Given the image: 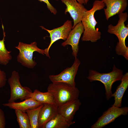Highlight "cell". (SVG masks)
I'll return each mask as SVG.
<instances>
[{"instance_id": "cell-1", "label": "cell", "mask_w": 128, "mask_h": 128, "mask_svg": "<svg viewBox=\"0 0 128 128\" xmlns=\"http://www.w3.org/2000/svg\"><path fill=\"white\" fill-rule=\"evenodd\" d=\"M105 6L101 0H96L93 3L92 8L84 13L81 20L84 28L81 38L82 41L95 42L101 38V32L95 28L97 22L95 18L94 14L96 11L102 9Z\"/></svg>"}, {"instance_id": "cell-2", "label": "cell", "mask_w": 128, "mask_h": 128, "mask_svg": "<svg viewBox=\"0 0 128 128\" xmlns=\"http://www.w3.org/2000/svg\"><path fill=\"white\" fill-rule=\"evenodd\" d=\"M47 91L51 93L57 107L73 100L78 99L80 91L76 87H72L62 82L50 84Z\"/></svg>"}, {"instance_id": "cell-3", "label": "cell", "mask_w": 128, "mask_h": 128, "mask_svg": "<svg viewBox=\"0 0 128 128\" xmlns=\"http://www.w3.org/2000/svg\"><path fill=\"white\" fill-rule=\"evenodd\" d=\"M119 19L115 26L110 24L108 27V32L115 35L119 41L116 46V54L123 56L128 60V47L125 45V40L128 35V27L126 26L125 22L127 20L128 14L127 12L122 13L119 14Z\"/></svg>"}, {"instance_id": "cell-4", "label": "cell", "mask_w": 128, "mask_h": 128, "mask_svg": "<svg viewBox=\"0 0 128 128\" xmlns=\"http://www.w3.org/2000/svg\"><path fill=\"white\" fill-rule=\"evenodd\" d=\"M123 73V70L116 68L114 64L112 71L108 73H101L95 70H90L87 78L90 82L98 81L104 84L106 97L108 100L111 97L112 94L111 90L113 84L117 81L121 80Z\"/></svg>"}, {"instance_id": "cell-5", "label": "cell", "mask_w": 128, "mask_h": 128, "mask_svg": "<svg viewBox=\"0 0 128 128\" xmlns=\"http://www.w3.org/2000/svg\"><path fill=\"white\" fill-rule=\"evenodd\" d=\"M35 42L30 44L19 42L17 46L15 47L19 50V53L17 57V61L23 66L29 69H33L37 63L33 59V53L36 51L42 55H46L45 49L38 47Z\"/></svg>"}, {"instance_id": "cell-6", "label": "cell", "mask_w": 128, "mask_h": 128, "mask_svg": "<svg viewBox=\"0 0 128 128\" xmlns=\"http://www.w3.org/2000/svg\"><path fill=\"white\" fill-rule=\"evenodd\" d=\"M20 78L18 73L14 71L8 80L10 90V96L8 103L14 102L18 99L22 101L30 98L32 92L31 90L28 87H23L21 85Z\"/></svg>"}, {"instance_id": "cell-7", "label": "cell", "mask_w": 128, "mask_h": 128, "mask_svg": "<svg viewBox=\"0 0 128 128\" xmlns=\"http://www.w3.org/2000/svg\"><path fill=\"white\" fill-rule=\"evenodd\" d=\"M128 107H118L114 105L104 112L96 122L91 126V128H102L114 122L115 119L122 115H127Z\"/></svg>"}, {"instance_id": "cell-8", "label": "cell", "mask_w": 128, "mask_h": 128, "mask_svg": "<svg viewBox=\"0 0 128 128\" xmlns=\"http://www.w3.org/2000/svg\"><path fill=\"white\" fill-rule=\"evenodd\" d=\"M80 63L79 59L75 58L74 63L71 67L67 68L58 74L49 75V79L52 82H62L72 87H75V78Z\"/></svg>"}, {"instance_id": "cell-9", "label": "cell", "mask_w": 128, "mask_h": 128, "mask_svg": "<svg viewBox=\"0 0 128 128\" xmlns=\"http://www.w3.org/2000/svg\"><path fill=\"white\" fill-rule=\"evenodd\" d=\"M73 26L71 20H67L61 26L51 30L47 29L42 26V29L46 31L49 33L50 38V44L48 47L45 49L46 56L50 58L49 54V49L52 44L57 40L60 39L65 40L69 34L72 29Z\"/></svg>"}, {"instance_id": "cell-10", "label": "cell", "mask_w": 128, "mask_h": 128, "mask_svg": "<svg viewBox=\"0 0 128 128\" xmlns=\"http://www.w3.org/2000/svg\"><path fill=\"white\" fill-rule=\"evenodd\" d=\"M66 6L64 13H69L73 19V24L72 29L78 23L81 22L85 13L88 10L83 4L79 3L76 0H61Z\"/></svg>"}, {"instance_id": "cell-11", "label": "cell", "mask_w": 128, "mask_h": 128, "mask_svg": "<svg viewBox=\"0 0 128 128\" xmlns=\"http://www.w3.org/2000/svg\"><path fill=\"white\" fill-rule=\"evenodd\" d=\"M84 31V28L82 22L78 23L71 30L67 39L61 44L64 47L68 45L71 46L72 50V54L75 58L77 56L79 40Z\"/></svg>"}, {"instance_id": "cell-12", "label": "cell", "mask_w": 128, "mask_h": 128, "mask_svg": "<svg viewBox=\"0 0 128 128\" xmlns=\"http://www.w3.org/2000/svg\"><path fill=\"white\" fill-rule=\"evenodd\" d=\"M106 6L104 9L106 19L123 13L126 9L128 0H101Z\"/></svg>"}, {"instance_id": "cell-13", "label": "cell", "mask_w": 128, "mask_h": 128, "mask_svg": "<svg viewBox=\"0 0 128 128\" xmlns=\"http://www.w3.org/2000/svg\"><path fill=\"white\" fill-rule=\"evenodd\" d=\"M58 113L55 104H44L39 114L38 128H44L46 123Z\"/></svg>"}, {"instance_id": "cell-14", "label": "cell", "mask_w": 128, "mask_h": 128, "mask_svg": "<svg viewBox=\"0 0 128 128\" xmlns=\"http://www.w3.org/2000/svg\"><path fill=\"white\" fill-rule=\"evenodd\" d=\"M81 105L78 99L73 100L58 107V113L68 121L72 122L76 112Z\"/></svg>"}, {"instance_id": "cell-15", "label": "cell", "mask_w": 128, "mask_h": 128, "mask_svg": "<svg viewBox=\"0 0 128 128\" xmlns=\"http://www.w3.org/2000/svg\"><path fill=\"white\" fill-rule=\"evenodd\" d=\"M42 104L30 97L21 102L8 103L3 104L2 105L4 106L8 107L10 109L18 110L25 112L27 110L36 108Z\"/></svg>"}, {"instance_id": "cell-16", "label": "cell", "mask_w": 128, "mask_h": 128, "mask_svg": "<svg viewBox=\"0 0 128 128\" xmlns=\"http://www.w3.org/2000/svg\"><path fill=\"white\" fill-rule=\"evenodd\" d=\"M120 84L117 87L115 92L111 96L114 97V102L112 105L121 107L122 98L128 86V73L123 75Z\"/></svg>"}, {"instance_id": "cell-17", "label": "cell", "mask_w": 128, "mask_h": 128, "mask_svg": "<svg viewBox=\"0 0 128 128\" xmlns=\"http://www.w3.org/2000/svg\"><path fill=\"white\" fill-rule=\"evenodd\" d=\"M74 123L68 121L58 113L46 123L44 128H68Z\"/></svg>"}, {"instance_id": "cell-18", "label": "cell", "mask_w": 128, "mask_h": 128, "mask_svg": "<svg viewBox=\"0 0 128 128\" xmlns=\"http://www.w3.org/2000/svg\"><path fill=\"white\" fill-rule=\"evenodd\" d=\"M30 97L42 104H55L53 95L48 91L43 92L36 89L31 93Z\"/></svg>"}, {"instance_id": "cell-19", "label": "cell", "mask_w": 128, "mask_h": 128, "mask_svg": "<svg viewBox=\"0 0 128 128\" xmlns=\"http://www.w3.org/2000/svg\"><path fill=\"white\" fill-rule=\"evenodd\" d=\"M2 27L3 30L4 36L3 39L0 40V64L6 65L12 59V57L11 54V51L8 50L5 47L4 43L5 33L4 32L3 25Z\"/></svg>"}, {"instance_id": "cell-20", "label": "cell", "mask_w": 128, "mask_h": 128, "mask_svg": "<svg viewBox=\"0 0 128 128\" xmlns=\"http://www.w3.org/2000/svg\"><path fill=\"white\" fill-rule=\"evenodd\" d=\"M17 120L20 128H31L29 117L26 112L15 110Z\"/></svg>"}, {"instance_id": "cell-21", "label": "cell", "mask_w": 128, "mask_h": 128, "mask_svg": "<svg viewBox=\"0 0 128 128\" xmlns=\"http://www.w3.org/2000/svg\"><path fill=\"white\" fill-rule=\"evenodd\" d=\"M44 104H43L36 108L26 110L25 112L27 114L30 120L31 128H38V119L39 114Z\"/></svg>"}, {"instance_id": "cell-22", "label": "cell", "mask_w": 128, "mask_h": 128, "mask_svg": "<svg viewBox=\"0 0 128 128\" xmlns=\"http://www.w3.org/2000/svg\"><path fill=\"white\" fill-rule=\"evenodd\" d=\"M5 72L0 69V88L4 87L6 84L7 79Z\"/></svg>"}, {"instance_id": "cell-23", "label": "cell", "mask_w": 128, "mask_h": 128, "mask_svg": "<svg viewBox=\"0 0 128 128\" xmlns=\"http://www.w3.org/2000/svg\"><path fill=\"white\" fill-rule=\"evenodd\" d=\"M39 1L43 2L46 4L47 7L48 9L50 12L54 14H56L57 11L55 8L50 3L48 0H38Z\"/></svg>"}, {"instance_id": "cell-24", "label": "cell", "mask_w": 128, "mask_h": 128, "mask_svg": "<svg viewBox=\"0 0 128 128\" xmlns=\"http://www.w3.org/2000/svg\"><path fill=\"white\" fill-rule=\"evenodd\" d=\"M6 125L5 118L4 112L0 108V128H5Z\"/></svg>"}, {"instance_id": "cell-25", "label": "cell", "mask_w": 128, "mask_h": 128, "mask_svg": "<svg viewBox=\"0 0 128 128\" xmlns=\"http://www.w3.org/2000/svg\"><path fill=\"white\" fill-rule=\"evenodd\" d=\"M79 3L82 4H87L88 1L86 0H76Z\"/></svg>"}, {"instance_id": "cell-26", "label": "cell", "mask_w": 128, "mask_h": 128, "mask_svg": "<svg viewBox=\"0 0 128 128\" xmlns=\"http://www.w3.org/2000/svg\"><path fill=\"white\" fill-rule=\"evenodd\" d=\"M86 0L87 1H88L89 0Z\"/></svg>"}]
</instances>
